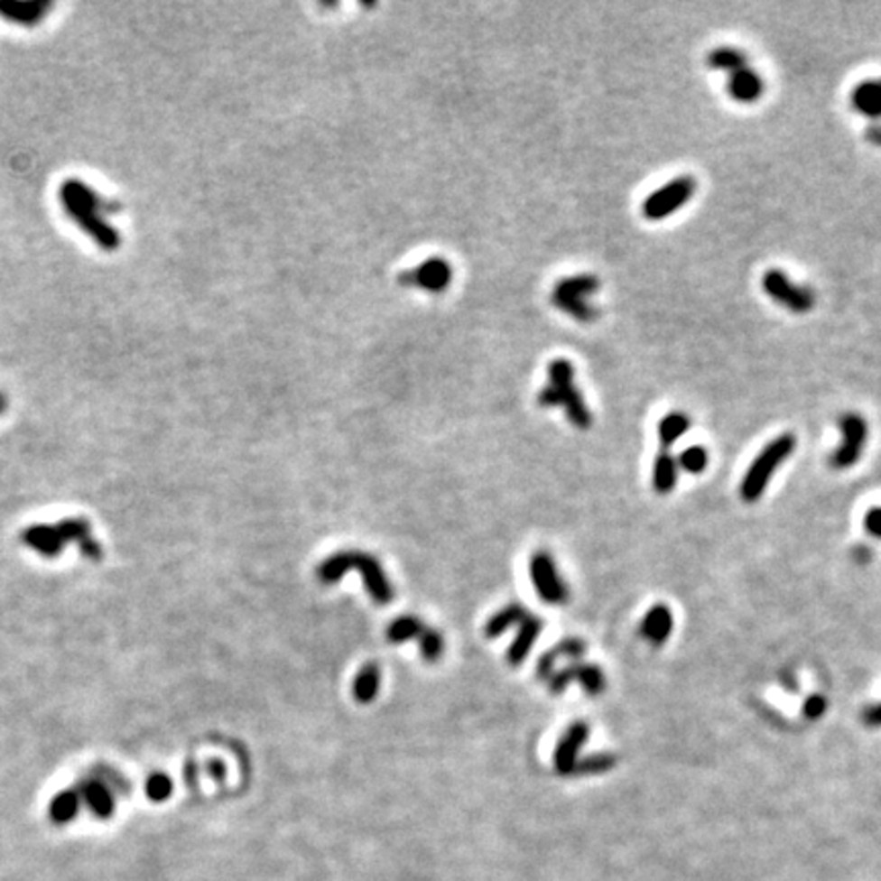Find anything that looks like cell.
<instances>
[{"mask_svg":"<svg viewBox=\"0 0 881 881\" xmlns=\"http://www.w3.org/2000/svg\"><path fill=\"white\" fill-rule=\"evenodd\" d=\"M60 202L66 215L80 227V231L97 243L102 251H116L121 246V235L108 220L102 217V199L82 180L70 178L60 186Z\"/></svg>","mask_w":881,"mask_h":881,"instance_id":"obj_1","label":"cell"},{"mask_svg":"<svg viewBox=\"0 0 881 881\" xmlns=\"http://www.w3.org/2000/svg\"><path fill=\"white\" fill-rule=\"evenodd\" d=\"M23 543L45 560L60 557L64 547L76 543L82 555L92 561L102 560V545L92 537V526L86 518H64L58 524H35L23 531Z\"/></svg>","mask_w":881,"mask_h":881,"instance_id":"obj_2","label":"cell"},{"mask_svg":"<svg viewBox=\"0 0 881 881\" xmlns=\"http://www.w3.org/2000/svg\"><path fill=\"white\" fill-rule=\"evenodd\" d=\"M349 570H357L359 576L364 578V586L374 602L385 606L394 600V588L385 578L380 561L364 551H339V553L327 557L317 568V578L320 584L330 586L337 584Z\"/></svg>","mask_w":881,"mask_h":881,"instance_id":"obj_3","label":"cell"},{"mask_svg":"<svg viewBox=\"0 0 881 881\" xmlns=\"http://www.w3.org/2000/svg\"><path fill=\"white\" fill-rule=\"evenodd\" d=\"M549 382L545 388L539 392L537 403L543 408H555L563 406L568 419L573 422V427L580 431H588L592 427V413L584 403L580 388L576 385V369L570 359H553L547 369Z\"/></svg>","mask_w":881,"mask_h":881,"instance_id":"obj_4","label":"cell"},{"mask_svg":"<svg viewBox=\"0 0 881 881\" xmlns=\"http://www.w3.org/2000/svg\"><path fill=\"white\" fill-rule=\"evenodd\" d=\"M74 790L80 796L82 808H88L98 821H108L116 810V798L131 793V784L116 769L97 765L76 784Z\"/></svg>","mask_w":881,"mask_h":881,"instance_id":"obj_5","label":"cell"},{"mask_svg":"<svg viewBox=\"0 0 881 881\" xmlns=\"http://www.w3.org/2000/svg\"><path fill=\"white\" fill-rule=\"evenodd\" d=\"M796 450V437L785 432V435L775 437L769 445L761 450V453L755 458V461L747 469V474L741 479V498L745 502H757L765 494L771 478L777 471L782 463L788 461L790 455Z\"/></svg>","mask_w":881,"mask_h":881,"instance_id":"obj_6","label":"cell"},{"mask_svg":"<svg viewBox=\"0 0 881 881\" xmlns=\"http://www.w3.org/2000/svg\"><path fill=\"white\" fill-rule=\"evenodd\" d=\"M598 288H600V280L592 274L570 275V278L557 282L553 294H551V302L565 314H570L571 319L580 322H592L598 317V311L589 302V296L596 294Z\"/></svg>","mask_w":881,"mask_h":881,"instance_id":"obj_7","label":"cell"},{"mask_svg":"<svg viewBox=\"0 0 881 881\" xmlns=\"http://www.w3.org/2000/svg\"><path fill=\"white\" fill-rule=\"evenodd\" d=\"M696 192V180L691 176H678L672 182L651 192L643 202V217L647 220H663L678 212L691 200Z\"/></svg>","mask_w":881,"mask_h":881,"instance_id":"obj_8","label":"cell"},{"mask_svg":"<svg viewBox=\"0 0 881 881\" xmlns=\"http://www.w3.org/2000/svg\"><path fill=\"white\" fill-rule=\"evenodd\" d=\"M761 288L771 301L796 314H806L814 306L812 290L793 284L790 275L782 270H767L763 274Z\"/></svg>","mask_w":881,"mask_h":881,"instance_id":"obj_9","label":"cell"},{"mask_svg":"<svg viewBox=\"0 0 881 881\" xmlns=\"http://www.w3.org/2000/svg\"><path fill=\"white\" fill-rule=\"evenodd\" d=\"M840 445L832 453L830 466L835 469H849L861 459V453L867 445V421L861 414L849 413L839 421Z\"/></svg>","mask_w":881,"mask_h":881,"instance_id":"obj_10","label":"cell"},{"mask_svg":"<svg viewBox=\"0 0 881 881\" xmlns=\"http://www.w3.org/2000/svg\"><path fill=\"white\" fill-rule=\"evenodd\" d=\"M531 580L533 586L537 589V594L541 596V600H545L547 604L561 606L568 602L570 589L565 586L563 578L560 576V570L553 561L547 551H537L531 557Z\"/></svg>","mask_w":881,"mask_h":881,"instance_id":"obj_11","label":"cell"},{"mask_svg":"<svg viewBox=\"0 0 881 881\" xmlns=\"http://www.w3.org/2000/svg\"><path fill=\"white\" fill-rule=\"evenodd\" d=\"M453 280V267L445 257H429L427 262L419 264L413 270L400 274V284L421 288L427 292L439 294L450 288Z\"/></svg>","mask_w":881,"mask_h":881,"instance_id":"obj_12","label":"cell"},{"mask_svg":"<svg viewBox=\"0 0 881 881\" xmlns=\"http://www.w3.org/2000/svg\"><path fill=\"white\" fill-rule=\"evenodd\" d=\"M571 682H580L581 688H584L586 694L589 696H600L606 690V675L600 667L594 663H571L565 667V670L555 672L549 678V690L551 694H563L568 686H571Z\"/></svg>","mask_w":881,"mask_h":881,"instance_id":"obj_13","label":"cell"},{"mask_svg":"<svg viewBox=\"0 0 881 881\" xmlns=\"http://www.w3.org/2000/svg\"><path fill=\"white\" fill-rule=\"evenodd\" d=\"M589 737V727L584 720L573 722L571 727L561 735L560 743L555 745L553 753V765L555 771L560 775H573V769H576L580 761V749L586 745Z\"/></svg>","mask_w":881,"mask_h":881,"instance_id":"obj_14","label":"cell"},{"mask_svg":"<svg viewBox=\"0 0 881 881\" xmlns=\"http://www.w3.org/2000/svg\"><path fill=\"white\" fill-rule=\"evenodd\" d=\"M51 3L47 0H31V3H19V0H0V17L17 23L23 27H33L43 21L51 11Z\"/></svg>","mask_w":881,"mask_h":881,"instance_id":"obj_15","label":"cell"},{"mask_svg":"<svg viewBox=\"0 0 881 881\" xmlns=\"http://www.w3.org/2000/svg\"><path fill=\"white\" fill-rule=\"evenodd\" d=\"M727 90L733 100L741 102V105H751V102H757L761 98L765 84H763L761 76L755 70L747 66L738 70V72L728 74Z\"/></svg>","mask_w":881,"mask_h":881,"instance_id":"obj_16","label":"cell"},{"mask_svg":"<svg viewBox=\"0 0 881 881\" xmlns=\"http://www.w3.org/2000/svg\"><path fill=\"white\" fill-rule=\"evenodd\" d=\"M673 631V615L665 604H655L647 610L641 623V635L655 647H661Z\"/></svg>","mask_w":881,"mask_h":881,"instance_id":"obj_17","label":"cell"},{"mask_svg":"<svg viewBox=\"0 0 881 881\" xmlns=\"http://www.w3.org/2000/svg\"><path fill=\"white\" fill-rule=\"evenodd\" d=\"M541 631H543V620L539 617L526 615L521 620V625H518L516 639L513 641V645H510L508 653H506V661L510 665L513 667L521 665L523 661L529 657L533 645H534V641H537V636L541 635Z\"/></svg>","mask_w":881,"mask_h":881,"instance_id":"obj_18","label":"cell"},{"mask_svg":"<svg viewBox=\"0 0 881 881\" xmlns=\"http://www.w3.org/2000/svg\"><path fill=\"white\" fill-rule=\"evenodd\" d=\"M586 653V643L576 636H570V639H563L561 643H557L553 649H549L545 655L537 661V675L541 680H549L551 675L555 673V665L560 659H571L578 661Z\"/></svg>","mask_w":881,"mask_h":881,"instance_id":"obj_19","label":"cell"},{"mask_svg":"<svg viewBox=\"0 0 881 881\" xmlns=\"http://www.w3.org/2000/svg\"><path fill=\"white\" fill-rule=\"evenodd\" d=\"M851 105L867 119H881V80H863L851 92Z\"/></svg>","mask_w":881,"mask_h":881,"instance_id":"obj_20","label":"cell"},{"mask_svg":"<svg viewBox=\"0 0 881 881\" xmlns=\"http://www.w3.org/2000/svg\"><path fill=\"white\" fill-rule=\"evenodd\" d=\"M678 458H673L672 451L661 450L653 461V487L657 494H672L675 484H678Z\"/></svg>","mask_w":881,"mask_h":881,"instance_id":"obj_21","label":"cell"},{"mask_svg":"<svg viewBox=\"0 0 881 881\" xmlns=\"http://www.w3.org/2000/svg\"><path fill=\"white\" fill-rule=\"evenodd\" d=\"M80 810H82L80 796H78V792L72 788V790L55 793L53 800L50 802V808H47V814H50V821L53 824L64 826L76 821V816L80 814Z\"/></svg>","mask_w":881,"mask_h":881,"instance_id":"obj_22","label":"cell"},{"mask_svg":"<svg viewBox=\"0 0 881 881\" xmlns=\"http://www.w3.org/2000/svg\"><path fill=\"white\" fill-rule=\"evenodd\" d=\"M526 615H529V612H526L523 604L510 602L505 606V608L496 612L490 620H487L486 626H484V635L487 636V639H498V636L505 635L508 628H513L515 625H521V620Z\"/></svg>","mask_w":881,"mask_h":881,"instance_id":"obj_23","label":"cell"},{"mask_svg":"<svg viewBox=\"0 0 881 881\" xmlns=\"http://www.w3.org/2000/svg\"><path fill=\"white\" fill-rule=\"evenodd\" d=\"M353 698L359 704H369L380 691V667L376 663H366L353 680Z\"/></svg>","mask_w":881,"mask_h":881,"instance_id":"obj_24","label":"cell"},{"mask_svg":"<svg viewBox=\"0 0 881 881\" xmlns=\"http://www.w3.org/2000/svg\"><path fill=\"white\" fill-rule=\"evenodd\" d=\"M688 431H690V419L686 414L678 411L665 414L663 419L659 421V427H657L661 447L670 451L675 440H678L682 435H686Z\"/></svg>","mask_w":881,"mask_h":881,"instance_id":"obj_25","label":"cell"},{"mask_svg":"<svg viewBox=\"0 0 881 881\" xmlns=\"http://www.w3.org/2000/svg\"><path fill=\"white\" fill-rule=\"evenodd\" d=\"M708 66L712 70H719V72L733 74L747 68V55L741 50H737V47H716V50L708 53Z\"/></svg>","mask_w":881,"mask_h":881,"instance_id":"obj_26","label":"cell"},{"mask_svg":"<svg viewBox=\"0 0 881 881\" xmlns=\"http://www.w3.org/2000/svg\"><path fill=\"white\" fill-rule=\"evenodd\" d=\"M424 626L427 625H422L416 617H398L394 623L388 626V631H385V639L394 645L406 643L411 639H419V635L422 633Z\"/></svg>","mask_w":881,"mask_h":881,"instance_id":"obj_27","label":"cell"},{"mask_svg":"<svg viewBox=\"0 0 881 881\" xmlns=\"http://www.w3.org/2000/svg\"><path fill=\"white\" fill-rule=\"evenodd\" d=\"M617 767V757L612 753H594L586 759H580L573 775H600Z\"/></svg>","mask_w":881,"mask_h":881,"instance_id":"obj_28","label":"cell"},{"mask_svg":"<svg viewBox=\"0 0 881 881\" xmlns=\"http://www.w3.org/2000/svg\"><path fill=\"white\" fill-rule=\"evenodd\" d=\"M416 641H419V645H421L422 659L429 661V663H435V661H439L440 655H443V649H445L443 635L435 631V628L424 626L422 633L419 635V639Z\"/></svg>","mask_w":881,"mask_h":881,"instance_id":"obj_29","label":"cell"},{"mask_svg":"<svg viewBox=\"0 0 881 881\" xmlns=\"http://www.w3.org/2000/svg\"><path fill=\"white\" fill-rule=\"evenodd\" d=\"M680 469H686L688 474H702L708 468V451L700 445H691L688 450H683L678 458Z\"/></svg>","mask_w":881,"mask_h":881,"instance_id":"obj_30","label":"cell"},{"mask_svg":"<svg viewBox=\"0 0 881 881\" xmlns=\"http://www.w3.org/2000/svg\"><path fill=\"white\" fill-rule=\"evenodd\" d=\"M172 792H174V784H172L170 775L165 774H152L145 782V793L152 802H165Z\"/></svg>","mask_w":881,"mask_h":881,"instance_id":"obj_31","label":"cell"},{"mask_svg":"<svg viewBox=\"0 0 881 881\" xmlns=\"http://www.w3.org/2000/svg\"><path fill=\"white\" fill-rule=\"evenodd\" d=\"M826 712V698L821 696V694H814V696H810L806 698V702H804V716L810 720H816V719H821V716Z\"/></svg>","mask_w":881,"mask_h":881,"instance_id":"obj_32","label":"cell"},{"mask_svg":"<svg viewBox=\"0 0 881 881\" xmlns=\"http://www.w3.org/2000/svg\"><path fill=\"white\" fill-rule=\"evenodd\" d=\"M863 524H865V531H867L871 537L881 539V506L869 508L867 513H865Z\"/></svg>","mask_w":881,"mask_h":881,"instance_id":"obj_33","label":"cell"},{"mask_svg":"<svg viewBox=\"0 0 881 881\" xmlns=\"http://www.w3.org/2000/svg\"><path fill=\"white\" fill-rule=\"evenodd\" d=\"M861 720L871 728H879L881 727V702L865 708L863 714H861Z\"/></svg>","mask_w":881,"mask_h":881,"instance_id":"obj_34","label":"cell"},{"mask_svg":"<svg viewBox=\"0 0 881 881\" xmlns=\"http://www.w3.org/2000/svg\"><path fill=\"white\" fill-rule=\"evenodd\" d=\"M207 774L215 777V780L218 782H223L225 780V774H227V767H225V763L223 761H218V759H212L207 763Z\"/></svg>","mask_w":881,"mask_h":881,"instance_id":"obj_35","label":"cell"},{"mask_svg":"<svg viewBox=\"0 0 881 881\" xmlns=\"http://www.w3.org/2000/svg\"><path fill=\"white\" fill-rule=\"evenodd\" d=\"M184 775H186V782L190 788H194L196 784H199V765H196L194 761H188L186 763V769H184Z\"/></svg>","mask_w":881,"mask_h":881,"instance_id":"obj_36","label":"cell"},{"mask_svg":"<svg viewBox=\"0 0 881 881\" xmlns=\"http://www.w3.org/2000/svg\"><path fill=\"white\" fill-rule=\"evenodd\" d=\"M867 139L871 141V144L881 145V127L879 125H873V127L867 129Z\"/></svg>","mask_w":881,"mask_h":881,"instance_id":"obj_37","label":"cell"},{"mask_svg":"<svg viewBox=\"0 0 881 881\" xmlns=\"http://www.w3.org/2000/svg\"><path fill=\"white\" fill-rule=\"evenodd\" d=\"M6 411V398L5 394H0V414H3Z\"/></svg>","mask_w":881,"mask_h":881,"instance_id":"obj_38","label":"cell"}]
</instances>
